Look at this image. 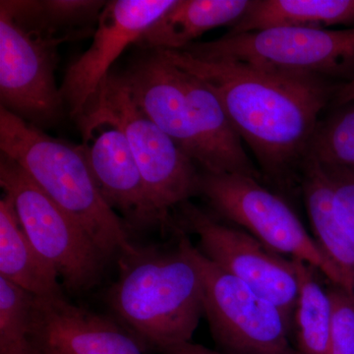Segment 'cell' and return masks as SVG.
<instances>
[{
  "label": "cell",
  "instance_id": "6da1fadb",
  "mask_svg": "<svg viewBox=\"0 0 354 354\" xmlns=\"http://www.w3.org/2000/svg\"><path fill=\"white\" fill-rule=\"evenodd\" d=\"M160 50L213 90L257 158L263 177L285 187L300 183L320 114L342 84L301 72Z\"/></svg>",
  "mask_w": 354,
  "mask_h": 354
},
{
  "label": "cell",
  "instance_id": "7a4b0ae2",
  "mask_svg": "<svg viewBox=\"0 0 354 354\" xmlns=\"http://www.w3.org/2000/svg\"><path fill=\"white\" fill-rule=\"evenodd\" d=\"M137 106L203 171L263 180L218 97L162 50H146L120 74Z\"/></svg>",
  "mask_w": 354,
  "mask_h": 354
},
{
  "label": "cell",
  "instance_id": "3957f363",
  "mask_svg": "<svg viewBox=\"0 0 354 354\" xmlns=\"http://www.w3.org/2000/svg\"><path fill=\"white\" fill-rule=\"evenodd\" d=\"M106 301L142 348L157 351L190 342L204 315L199 272L179 244L171 252L138 248L120 257Z\"/></svg>",
  "mask_w": 354,
  "mask_h": 354
},
{
  "label": "cell",
  "instance_id": "277c9868",
  "mask_svg": "<svg viewBox=\"0 0 354 354\" xmlns=\"http://www.w3.org/2000/svg\"><path fill=\"white\" fill-rule=\"evenodd\" d=\"M0 150L80 223L106 259L137 252L127 225L102 197L82 146L48 136L0 106Z\"/></svg>",
  "mask_w": 354,
  "mask_h": 354
},
{
  "label": "cell",
  "instance_id": "5b68a950",
  "mask_svg": "<svg viewBox=\"0 0 354 354\" xmlns=\"http://www.w3.org/2000/svg\"><path fill=\"white\" fill-rule=\"evenodd\" d=\"M79 125L109 121L124 133L138 165L149 202L160 225H171V212L199 194L196 164L134 102L122 79L111 74Z\"/></svg>",
  "mask_w": 354,
  "mask_h": 354
},
{
  "label": "cell",
  "instance_id": "8992f818",
  "mask_svg": "<svg viewBox=\"0 0 354 354\" xmlns=\"http://www.w3.org/2000/svg\"><path fill=\"white\" fill-rule=\"evenodd\" d=\"M261 183L241 174L203 171L199 194L209 203L214 215L234 223L274 252L305 261L329 283L354 292L288 203Z\"/></svg>",
  "mask_w": 354,
  "mask_h": 354
},
{
  "label": "cell",
  "instance_id": "52a82bcc",
  "mask_svg": "<svg viewBox=\"0 0 354 354\" xmlns=\"http://www.w3.org/2000/svg\"><path fill=\"white\" fill-rule=\"evenodd\" d=\"M0 185L12 200L21 225L70 292L92 290L108 259L90 235L20 167L0 155Z\"/></svg>",
  "mask_w": 354,
  "mask_h": 354
},
{
  "label": "cell",
  "instance_id": "ba28073f",
  "mask_svg": "<svg viewBox=\"0 0 354 354\" xmlns=\"http://www.w3.org/2000/svg\"><path fill=\"white\" fill-rule=\"evenodd\" d=\"M199 272L204 315L227 354H300L290 342L292 325L276 306L209 260L186 235L178 242Z\"/></svg>",
  "mask_w": 354,
  "mask_h": 354
},
{
  "label": "cell",
  "instance_id": "9c48e42d",
  "mask_svg": "<svg viewBox=\"0 0 354 354\" xmlns=\"http://www.w3.org/2000/svg\"><path fill=\"white\" fill-rule=\"evenodd\" d=\"M209 60H236L329 79L354 80V28L346 30L279 27L225 34L183 50Z\"/></svg>",
  "mask_w": 354,
  "mask_h": 354
},
{
  "label": "cell",
  "instance_id": "30bf717a",
  "mask_svg": "<svg viewBox=\"0 0 354 354\" xmlns=\"http://www.w3.org/2000/svg\"><path fill=\"white\" fill-rule=\"evenodd\" d=\"M180 221L209 260L276 305L295 325L298 279L292 260L274 252L241 228L223 223L190 201L178 208Z\"/></svg>",
  "mask_w": 354,
  "mask_h": 354
},
{
  "label": "cell",
  "instance_id": "8fae6325",
  "mask_svg": "<svg viewBox=\"0 0 354 354\" xmlns=\"http://www.w3.org/2000/svg\"><path fill=\"white\" fill-rule=\"evenodd\" d=\"M62 41L26 31L0 9V102L34 125L57 122L66 111L55 82Z\"/></svg>",
  "mask_w": 354,
  "mask_h": 354
},
{
  "label": "cell",
  "instance_id": "7c38bea8",
  "mask_svg": "<svg viewBox=\"0 0 354 354\" xmlns=\"http://www.w3.org/2000/svg\"><path fill=\"white\" fill-rule=\"evenodd\" d=\"M176 0H113L102 9L93 41L65 72L60 87L65 108L78 118L94 102L123 51L138 44Z\"/></svg>",
  "mask_w": 354,
  "mask_h": 354
},
{
  "label": "cell",
  "instance_id": "4fadbf2b",
  "mask_svg": "<svg viewBox=\"0 0 354 354\" xmlns=\"http://www.w3.org/2000/svg\"><path fill=\"white\" fill-rule=\"evenodd\" d=\"M28 342L38 354H144L120 324L65 297H35Z\"/></svg>",
  "mask_w": 354,
  "mask_h": 354
},
{
  "label": "cell",
  "instance_id": "5bb4252c",
  "mask_svg": "<svg viewBox=\"0 0 354 354\" xmlns=\"http://www.w3.org/2000/svg\"><path fill=\"white\" fill-rule=\"evenodd\" d=\"M84 153L102 197L133 225L158 223L124 133L109 121L79 125Z\"/></svg>",
  "mask_w": 354,
  "mask_h": 354
},
{
  "label": "cell",
  "instance_id": "9a60e30c",
  "mask_svg": "<svg viewBox=\"0 0 354 354\" xmlns=\"http://www.w3.org/2000/svg\"><path fill=\"white\" fill-rule=\"evenodd\" d=\"M252 3L253 0H176L137 44L145 50H183L209 30L236 24Z\"/></svg>",
  "mask_w": 354,
  "mask_h": 354
},
{
  "label": "cell",
  "instance_id": "2e32d148",
  "mask_svg": "<svg viewBox=\"0 0 354 354\" xmlns=\"http://www.w3.org/2000/svg\"><path fill=\"white\" fill-rule=\"evenodd\" d=\"M0 276L37 297H64L58 274L26 235L12 200H0Z\"/></svg>",
  "mask_w": 354,
  "mask_h": 354
},
{
  "label": "cell",
  "instance_id": "e0dca14e",
  "mask_svg": "<svg viewBox=\"0 0 354 354\" xmlns=\"http://www.w3.org/2000/svg\"><path fill=\"white\" fill-rule=\"evenodd\" d=\"M106 4L97 0H1L0 9L26 31L64 43L88 34Z\"/></svg>",
  "mask_w": 354,
  "mask_h": 354
},
{
  "label": "cell",
  "instance_id": "ac0fdd59",
  "mask_svg": "<svg viewBox=\"0 0 354 354\" xmlns=\"http://www.w3.org/2000/svg\"><path fill=\"white\" fill-rule=\"evenodd\" d=\"M337 25H354V0H253L227 34L279 27L327 29Z\"/></svg>",
  "mask_w": 354,
  "mask_h": 354
},
{
  "label": "cell",
  "instance_id": "d6986e66",
  "mask_svg": "<svg viewBox=\"0 0 354 354\" xmlns=\"http://www.w3.org/2000/svg\"><path fill=\"white\" fill-rule=\"evenodd\" d=\"M300 184L314 239L354 290V246L335 215L327 171L318 162L306 160Z\"/></svg>",
  "mask_w": 354,
  "mask_h": 354
},
{
  "label": "cell",
  "instance_id": "ffe728a7",
  "mask_svg": "<svg viewBox=\"0 0 354 354\" xmlns=\"http://www.w3.org/2000/svg\"><path fill=\"white\" fill-rule=\"evenodd\" d=\"M298 279L295 315L297 348L300 354H330L332 304L327 288L318 281V270L304 260L290 258Z\"/></svg>",
  "mask_w": 354,
  "mask_h": 354
},
{
  "label": "cell",
  "instance_id": "44dd1931",
  "mask_svg": "<svg viewBox=\"0 0 354 354\" xmlns=\"http://www.w3.org/2000/svg\"><path fill=\"white\" fill-rule=\"evenodd\" d=\"M306 160L323 167L354 169V102L319 121Z\"/></svg>",
  "mask_w": 354,
  "mask_h": 354
},
{
  "label": "cell",
  "instance_id": "7402d4cb",
  "mask_svg": "<svg viewBox=\"0 0 354 354\" xmlns=\"http://www.w3.org/2000/svg\"><path fill=\"white\" fill-rule=\"evenodd\" d=\"M35 295L0 276V354L29 344Z\"/></svg>",
  "mask_w": 354,
  "mask_h": 354
},
{
  "label": "cell",
  "instance_id": "603a6c76",
  "mask_svg": "<svg viewBox=\"0 0 354 354\" xmlns=\"http://www.w3.org/2000/svg\"><path fill=\"white\" fill-rule=\"evenodd\" d=\"M332 304L330 354H354V292L329 283Z\"/></svg>",
  "mask_w": 354,
  "mask_h": 354
},
{
  "label": "cell",
  "instance_id": "cb8c5ba5",
  "mask_svg": "<svg viewBox=\"0 0 354 354\" xmlns=\"http://www.w3.org/2000/svg\"><path fill=\"white\" fill-rule=\"evenodd\" d=\"M323 167L327 171L332 187L335 215L354 246V169Z\"/></svg>",
  "mask_w": 354,
  "mask_h": 354
},
{
  "label": "cell",
  "instance_id": "d4e9b609",
  "mask_svg": "<svg viewBox=\"0 0 354 354\" xmlns=\"http://www.w3.org/2000/svg\"><path fill=\"white\" fill-rule=\"evenodd\" d=\"M162 354H227L223 351H216L206 348L201 344H193L191 342H181V344H172L158 349Z\"/></svg>",
  "mask_w": 354,
  "mask_h": 354
},
{
  "label": "cell",
  "instance_id": "484cf974",
  "mask_svg": "<svg viewBox=\"0 0 354 354\" xmlns=\"http://www.w3.org/2000/svg\"><path fill=\"white\" fill-rule=\"evenodd\" d=\"M351 102H354V80L348 83H342L333 100L332 106L335 109L341 108Z\"/></svg>",
  "mask_w": 354,
  "mask_h": 354
},
{
  "label": "cell",
  "instance_id": "4316f807",
  "mask_svg": "<svg viewBox=\"0 0 354 354\" xmlns=\"http://www.w3.org/2000/svg\"><path fill=\"white\" fill-rule=\"evenodd\" d=\"M3 354H38L34 349L32 348V346H30V344H28L27 346H22V348H19L17 349H14V351H8V353Z\"/></svg>",
  "mask_w": 354,
  "mask_h": 354
}]
</instances>
